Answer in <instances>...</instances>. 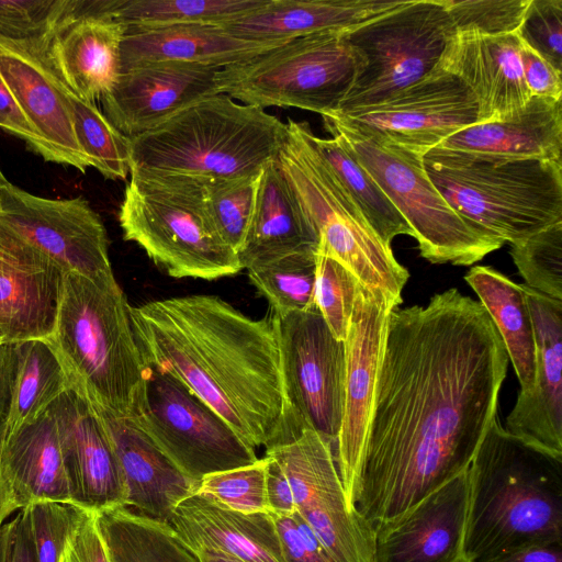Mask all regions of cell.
Instances as JSON below:
<instances>
[{"instance_id":"obj_1","label":"cell","mask_w":562,"mask_h":562,"mask_svg":"<svg viewBox=\"0 0 562 562\" xmlns=\"http://www.w3.org/2000/svg\"><path fill=\"white\" fill-rule=\"evenodd\" d=\"M508 360L485 308L456 288L392 308L351 498L373 533L469 468Z\"/></svg>"},{"instance_id":"obj_2","label":"cell","mask_w":562,"mask_h":562,"mask_svg":"<svg viewBox=\"0 0 562 562\" xmlns=\"http://www.w3.org/2000/svg\"><path fill=\"white\" fill-rule=\"evenodd\" d=\"M130 316L145 362L182 382L252 449L301 434L270 319H252L206 294L131 306Z\"/></svg>"},{"instance_id":"obj_3","label":"cell","mask_w":562,"mask_h":562,"mask_svg":"<svg viewBox=\"0 0 562 562\" xmlns=\"http://www.w3.org/2000/svg\"><path fill=\"white\" fill-rule=\"evenodd\" d=\"M468 562L562 542V456L512 435L495 416L468 468Z\"/></svg>"},{"instance_id":"obj_4","label":"cell","mask_w":562,"mask_h":562,"mask_svg":"<svg viewBox=\"0 0 562 562\" xmlns=\"http://www.w3.org/2000/svg\"><path fill=\"white\" fill-rule=\"evenodd\" d=\"M130 307L113 271L94 278L64 273L54 329L46 339L72 390L122 417L132 415L146 372Z\"/></svg>"},{"instance_id":"obj_5","label":"cell","mask_w":562,"mask_h":562,"mask_svg":"<svg viewBox=\"0 0 562 562\" xmlns=\"http://www.w3.org/2000/svg\"><path fill=\"white\" fill-rule=\"evenodd\" d=\"M286 123L227 94L204 98L131 139V169L202 179L256 175L277 159Z\"/></svg>"},{"instance_id":"obj_6","label":"cell","mask_w":562,"mask_h":562,"mask_svg":"<svg viewBox=\"0 0 562 562\" xmlns=\"http://www.w3.org/2000/svg\"><path fill=\"white\" fill-rule=\"evenodd\" d=\"M423 164L458 215L504 244L562 222V161L510 160L437 146Z\"/></svg>"},{"instance_id":"obj_7","label":"cell","mask_w":562,"mask_h":562,"mask_svg":"<svg viewBox=\"0 0 562 562\" xmlns=\"http://www.w3.org/2000/svg\"><path fill=\"white\" fill-rule=\"evenodd\" d=\"M119 221L125 240L173 278L215 280L243 269L210 215L204 179L131 169Z\"/></svg>"},{"instance_id":"obj_8","label":"cell","mask_w":562,"mask_h":562,"mask_svg":"<svg viewBox=\"0 0 562 562\" xmlns=\"http://www.w3.org/2000/svg\"><path fill=\"white\" fill-rule=\"evenodd\" d=\"M312 136L306 122L289 120L278 159L317 232V251L342 263L363 286L401 305L408 271L371 228Z\"/></svg>"},{"instance_id":"obj_9","label":"cell","mask_w":562,"mask_h":562,"mask_svg":"<svg viewBox=\"0 0 562 562\" xmlns=\"http://www.w3.org/2000/svg\"><path fill=\"white\" fill-rule=\"evenodd\" d=\"M324 122L331 134L344 139L406 221L423 258L431 263L471 266L504 245L456 213L428 178L422 155Z\"/></svg>"},{"instance_id":"obj_10","label":"cell","mask_w":562,"mask_h":562,"mask_svg":"<svg viewBox=\"0 0 562 562\" xmlns=\"http://www.w3.org/2000/svg\"><path fill=\"white\" fill-rule=\"evenodd\" d=\"M346 31L289 41L248 60L222 68L221 93L257 108H297L328 117L351 88L357 64Z\"/></svg>"},{"instance_id":"obj_11","label":"cell","mask_w":562,"mask_h":562,"mask_svg":"<svg viewBox=\"0 0 562 562\" xmlns=\"http://www.w3.org/2000/svg\"><path fill=\"white\" fill-rule=\"evenodd\" d=\"M453 34L440 0H406L346 31L357 74L337 113L376 104L430 75Z\"/></svg>"},{"instance_id":"obj_12","label":"cell","mask_w":562,"mask_h":562,"mask_svg":"<svg viewBox=\"0 0 562 562\" xmlns=\"http://www.w3.org/2000/svg\"><path fill=\"white\" fill-rule=\"evenodd\" d=\"M130 418L198 482L258 460L255 449L207 404L182 382L148 363Z\"/></svg>"},{"instance_id":"obj_13","label":"cell","mask_w":562,"mask_h":562,"mask_svg":"<svg viewBox=\"0 0 562 562\" xmlns=\"http://www.w3.org/2000/svg\"><path fill=\"white\" fill-rule=\"evenodd\" d=\"M282 379L296 429H313L333 447L338 438L345 385V344L317 308L272 313Z\"/></svg>"},{"instance_id":"obj_14","label":"cell","mask_w":562,"mask_h":562,"mask_svg":"<svg viewBox=\"0 0 562 562\" xmlns=\"http://www.w3.org/2000/svg\"><path fill=\"white\" fill-rule=\"evenodd\" d=\"M282 467L295 510L334 562H374V533L346 499L333 446L313 429L269 449Z\"/></svg>"},{"instance_id":"obj_15","label":"cell","mask_w":562,"mask_h":562,"mask_svg":"<svg viewBox=\"0 0 562 562\" xmlns=\"http://www.w3.org/2000/svg\"><path fill=\"white\" fill-rule=\"evenodd\" d=\"M323 119L424 156L452 134L477 123V104L460 79L437 68L376 104Z\"/></svg>"},{"instance_id":"obj_16","label":"cell","mask_w":562,"mask_h":562,"mask_svg":"<svg viewBox=\"0 0 562 562\" xmlns=\"http://www.w3.org/2000/svg\"><path fill=\"white\" fill-rule=\"evenodd\" d=\"M0 224L64 273L94 278L112 271L104 224L81 196L41 198L7 180L0 186Z\"/></svg>"},{"instance_id":"obj_17","label":"cell","mask_w":562,"mask_h":562,"mask_svg":"<svg viewBox=\"0 0 562 562\" xmlns=\"http://www.w3.org/2000/svg\"><path fill=\"white\" fill-rule=\"evenodd\" d=\"M396 306L398 305L382 291L368 289L358 281L348 331L344 340V411L335 453L346 499L351 509L389 315Z\"/></svg>"},{"instance_id":"obj_18","label":"cell","mask_w":562,"mask_h":562,"mask_svg":"<svg viewBox=\"0 0 562 562\" xmlns=\"http://www.w3.org/2000/svg\"><path fill=\"white\" fill-rule=\"evenodd\" d=\"M110 0H68L44 45L27 49L78 98L97 103L120 74L125 25L108 12Z\"/></svg>"},{"instance_id":"obj_19","label":"cell","mask_w":562,"mask_h":562,"mask_svg":"<svg viewBox=\"0 0 562 562\" xmlns=\"http://www.w3.org/2000/svg\"><path fill=\"white\" fill-rule=\"evenodd\" d=\"M222 68L159 61L123 70L102 97V113L128 138L146 133L189 105L221 94Z\"/></svg>"},{"instance_id":"obj_20","label":"cell","mask_w":562,"mask_h":562,"mask_svg":"<svg viewBox=\"0 0 562 562\" xmlns=\"http://www.w3.org/2000/svg\"><path fill=\"white\" fill-rule=\"evenodd\" d=\"M50 411L58 425L70 503L92 513L125 507L126 490L116 453L90 403L70 389Z\"/></svg>"},{"instance_id":"obj_21","label":"cell","mask_w":562,"mask_h":562,"mask_svg":"<svg viewBox=\"0 0 562 562\" xmlns=\"http://www.w3.org/2000/svg\"><path fill=\"white\" fill-rule=\"evenodd\" d=\"M468 469L374 531V562H468Z\"/></svg>"},{"instance_id":"obj_22","label":"cell","mask_w":562,"mask_h":562,"mask_svg":"<svg viewBox=\"0 0 562 562\" xmlns=\"http://www.w3.org/2000/svg\"><path fill=\"white\" fill-rule=\"evenodd\" d=\"M522 285L535 327L536 372L532 389L519 393L505 429L562 456V301Z\"/></svg>"},{"instance_id":"obj_23","label":"cell","mask_w":562,"mask_h":562,"mask_svg":"<svg viewBox=\"0 0 562 562\" xmlns=\"http://www.w3.org/2000/svg\"><path fill=\"white\" fill-rule=\"evenodd\" d=\"M64 272L0 224V330L4 341L53 333Z\"/></svg>"},{"instance_id":"obj_24","label":"cell","mask_w":562,"mask_h":562,"mask_svg":"<svg viewBox=\"0 0 562 562\" xmlns=\"http://www.w3.org/2000/svg\"><path fill=\"white\" fill-rule=\"evenodd\" d=\"M438 68L460 79L473 94L477 123L503 120L524 108L532 97L522 75L517 34H453Z\"/></svg>"},{"instance_id":"obj_25","label":"cell","mask_w":562,"mask_h":562,"mask_svg":"<svg viewBox=\"0 0 562 562\" xmlns=\"http://www.w3.org/2000/svg\"><path fill=\"white\" fill-rule=\"evenodd\" d=\"M0 76L44 142L48 161L85 173L90 165L77 142L68 89L37 56L3 40Z\"/></svg>"},{"instance_id":"obj_26","label":"cell","mask_w":562,"mask_h":562,"mask_svg":"<svg viewBox=\"0 0 562 562\" xmlns=\"http://www.w3.org/2000/svg\"><path fill=\"white\" fill-rule=\"evenodd\" d=\"M91 406L116 453L126 490L125 507L169 524L176 506L196 492L199 482L186 475L132 418Z\"/></svg>"},{"instance_id":"obj_27","label":"cell","mask_w":562,"mask_h":562,"mask_svg":"<svg viewBox=\"0 0 562 562\" xmlns=\"http://www.w3.org/2000/svg\"><path fill=\"white\" fill-rule=\"evenodd\" d=\"M168 525L190 550H216L245 562H285L270 512H238L195 492L176 506Z\"/></svg>"},{"instance_id":"obj_28","label":"cell","mask_w":562,"mask_h":562,"mask_svg":"<svg viewBox=\"0 0 562 562\" xmlns=\"http://www.w3.org/2000/svg\"><path fill=\"white\" fill-rule=\"evenodd\" d=\"M288 42H254L232 35L220 25L179 24L126 26L120 49V70L147 63L173 61L224 68L248 60Z\"/></svg>"},{"instance_id":"obj_29","label":"cell","mask_w":562,"mask_h":562,"mask_svg":"<svg viewBox=\"0 0 562 562\" xmlns=\"http://www.w3.org/2000/svg\"><path fill=\"white\" fill-rule=\"evenodd\" d=\"M406 0H267L248 14L222 26L254 42H289L327 31H348L401 5Z\"/></svg>"},{"instance_id":"obj_30","label":"cell","mask_w":562,"mask_h":562,"mask_svg":"<svg viewBox=\"0 0 562 562\" xmlns=\"http://www.w3.org/2000/svg\"><path fill=\"white\" fill-rule=\"evenodd\" d=\"M439 147L510 160L562 161V100L531 97L512 115L467 126Z\"/></svg>"},{"instance_id":"obj_31","label":"cell","mask_w":562,"mask_h":562,"mask_svg":"<svg viewBox=\"0 0 562 562\" xmlns=\"http://www.w3.org/2000/svg\"><path fill=\"white\" fill-rule=\"evenodd\" d=\"M319 238L279 159L261 171L254 215L241 250L243 269L274 258L317 252Z\"/></svg>"},{"instance_id":"obj_32","label":"cell","mask_w":562,"mask_h":562,"mask_svg":"<svg viewBox=\"0 0 562 562\" xmlns=\"http://www.w3.org/2000/svg\"><path fill=\"white\" fill-rule=\"evenodd\" d=\"M0 469L20 509L45 501L70 503L58 425L50 408L4 437Z\"/></svg>"},{"instance_id":"obj_33","label":"cell","mask_w":562,"mask_h":562,"mask_svg":"<svg viewBox=\"0 0 562 562\" xmlns=\"http://www.w3.org/2000/svg\"><path fill=\"white\" fill-rule=\"evenodd\" d=\"M464 280L479 296L503 340L520 393H528L535 381L537 347L524 285L487 266L471 268Z\"/></svg>"},{"instance_id":"obj_34","label":"cell","mask_w":562,"mask_h":562,"mask_svg":"<svg viewBox=\"0 0 562 562\" xmlns=\"http://www.w3.org/2000/svg\"><path fill=\"white\" fill-rule=\"evenodd\" d=\"M14 355L5 436L38 419L64 393L72 389L59 358L46 340L16 342Z\"/></svg>"},{"instance_id":"obj_35","label":"cell","mask_w":562,"mask_h":562,"mask_svg":"<svg viewBox=\"0 0 562 562\" xmlns=\"http://www.w3.org/2000/svg\"><path fill=\"white\" fill-rule=\"evenodd\" d=\"M97 521L112 562H199L168 524L126 507L97 513Z\"/></svg>"},{"instance_id":"obj_36","label":"cell","mask_w":562,"mask_h":562,"mask_svg":"<svg viewBox=\"0 0 562 562\" xmlns=\"http://www.w3.org/2000/svg\"><path fill=\"white\" fill-rule=\"evenodd\" d=\"M331 135V138H322L313 134L312 139L378 237L391 247L394 237L413 236L406 221L344 139L337 134Z\"/></svg>"},{"instance_id":"obj_37","label":"cell","mask_w":562,"mask_h":562,"mask_svg":"<svg viewBox=\"0 0 562 562\" xmlns=\"http://www.w3.org/2000/svg\"><path fill=\"white\" fill-rule=\"evenodd\" d=\"M267 0H111L109 14L126 26L222 25L262 7Z\"/></svg>"},{"instance_id":"obj_38","label":"cell","mask_w":562,"mask_h":562,"mask_svg":"<svg viewBox=\"0 0 562 562\" xmlns=\"http://www.w3.org/2000/svg\"><path fill=\"white\" fill-rule=\"evenodd\" d=\"M316 256L317 252H299L246 268L249 280L269 302L272 313L316 308Z\"/></svg>"},{"instance_id":"obj_39","label":"cell","mask_w":562,"mask_h":562,"mask_svg":"<svg viewBox=\"0 0 562 562\" xmlns=\"http://www.w3.org/2000/svg\"><path fill=\"white\" fill-rule=\"evenodd\" d=\"M74 127L79 147L104 178L125 180L131 170V139L119 132L95 103L68 90Z\"/></svg>"},{"instance_id":"obj_40","label":"cell","mask_w":562,"mask_h":562,"mask_svg":"<svg viewBox=\"0 0 562 562\" xmlns=\"http://www.w3.org/2000/svg\"><path fill=\"white\" fill-rule=\"evenodd\" d=\"M261 172L237 178L204 179L205 200L215 227L237 254L254 215Z\"/></svg>"},{"instance_id":"obj_41","label":"cell","mask_w":562,"mask_h":562,"mask_svg":"<svg viewBox=\"0 0 562 562\" xmlns=\"http://www.w3.org/2000/svg\"><path fill=\"white\" fill-rule=\"evenodd\" d=\"M509 254L525 285L562 301V222L512 244Z\"/></svg>"},{"instance_id":"obj_42","label":"cell","mask_w":562,"mask_h":562,"mask_svg":"<svg viewBox=\"0 0 562 562\" xmlns=\"http://www.w3.org/2000/svg\"><path fill=\"white\" fill-rule=\"evenodd\" d=\"M88 510L61 502H37L21 508L36 562H60L64 550Z\"/></svg>"},{"instance_id":"obj_43","label":"cell","mask_w":562,"mask_h":562,"mask_svg":"<svg viewBox=\"0 0 562 562\" xmlns=\"http://www.w3.org/2000/svg\"><path fill=\"white\" fill-rule=\"evenodd\" d=\"M454 34L501 36L516 34L530 0H440Z\"/></svg>"},{"instance_id":"obj_44","label":"cell","mask_w":562,"mask_h":562,"mask_svg":"<svg viewBox=\"0 0 562 562\" xmlns=\"http://www.w3.org/2000/svg\"><path fill=\"white\" fill-rule=\"evenodd\" d=\"M68 0H0V40L37 49L61 20Z\"/></svg>"},{"instance_id":"obj_45","label":"cell","mask_w":562,"mask_h":562,"mask_svg":"<svg viewBox=\"0 0 562 562\" xmlns=\"http://www.w3.org/2000/svg\"><path fill=\"white\" fill-rule=\"evenodd\" d=\"M358 280L334 257L317 251L314 301L331 334L344 341Z\"/></svg>"},{"instance_id":"obj_46","label":"cell","mask_w":562,"mask_h":562,"mask_svg":"<svg viewBox=\"0 0 562 562\" xmlns=\"http://www.w3.org/2000/svg\"><path fill=\"white\" fill-rule=\"evenodd\" d=\"M267 460L263 457L249 465L205 475L199 481V493L243 513L269 512L266 494Z\"/></svg>"},{"instance_id":"obj_47","label":"cell","mask_w":562,"mask_h":562,"mask_svg":"<svg viewBox=\"0 0 562 562\" xmlns=\"http://www.w3.org/2000/svg\"><path fill=\"white\" fill-rule=\"evenodd\" d=\"M516 34L562 71V0H530Z\"/></svg>"},{"instance_id":"obj_48","label":"cell","mask_w":562,"mask_h":562,"mask_svg":"<svg viewBox=\"0 0 562 562\" xmlns=\"http://www.w3.org/2000/svg\"><path fill=\"white\" fill-rule=\"evenodd\" d=\"M271 515L274 519L285 562H334L296 510L289 516Z\"/></svg>"},{"instance_id":"obj_49","label":"cell","mask_w":562,"mask_h":562,"mask_svg":"<svg viewBox=\"0 0 562 562\" xmlns=\"http://www.w3.org/2000/svg\"><path fill=\"white\" fill-rule=\"evenodd\" d=\"M520 61L525 82L532 97L562 100V71L522 42Z\"/></svg>"},{"instance_id":"obj_50","label":"cell","mask_w":562,"mask_h":562,"mask_svg":"<svg viewBox=\"0 0 562 562\" xmlns=\"http://www.w3.org/2000/svg\"><path fill=\"white\" fill-rule=\"evenodd\" d=\"M60 562H112L97 521L89 512L67 543Z\"/></svg>"},{"instance_id":"obj_51","label":"cell","mask_w":562,"mask_h":562,"mask_svg":"<svg viewBox=\"0 0 562 562\" xmlns=\"http://www.w3.org/2000/svg\"><path fill=\"white\" fill-rule=\"evenodd\" d=\"M0 127L25 142L31 150L48 161V151L44 142L22 112L1 76Z\"/></svg>"},{"instance_id":"obj_52","label":"cell","mask_w":562,"mask_h":562,"mask_svg":"<svg viewBox=\"0 0 562 562\" xmlns=\"http://www.w3.org/2000/svg\"><path fill=\"white\" fill-rule=\"evenodd\" d=\"M266 494L269 512L278 516H289L295 512L292 490L282 467L272 457L265 454Z\"/></svg>"},{"instance_id":"obj_53","label":"cell","mask_w":562,"mask_h":562,"mask_svg":"<svg viewBox=\"0 0 562 562\" xmlns=\"http://www.w3.org/2000/svg\"><path fill=\"white\" fill-rule=\"evenodd\" d=\"M0 562H36L34 549L20 513L1 527Z\"/></svg>"},{"instance_id":"obj_54","label":"cell","mask_w":562,"mask_h":562,"mask_svg":"<svg viewBox=\"0 0 562 562\" xmlns=\"http://www.w3.org/2000/svg\"><path fill=\"white\" fill-rule=\"evenodd\" d=\"M484 562H562V542L519 548Z\"/></svg>"},{"instance_id":"obj_55","label":"cell","mask_w":562,"mask_h":562,"mask_svg":"<svg viewBox=\"0 0 562 562\" xmlns=\"http://www.w3.org/2000/svg\"><path fill=\"white\" fill-rule=\"evenodd\" d=\"M14 344H0V418L5 419L14 375Z\"/></svg>"},{"instance_id":"obj_56","label":"cell","mask_w":562,"mask_h":562,"mask_svg":"<svg viewBox=\"0 0 562 562\" xmlns=\"http://www.w3.org/2000/svg\"><path fill=\"white\" fill-rule=\"evenodd\" d=\"M16 509L20 508L13 497L11 487L0 469V530L4 519Z\"/></svg>"},{"instance_id":"obj_57","label":"cell","mask_w":562,"mask_h":562,"mask_svg":"<svg viewBox=\"0 0 562 562\" xmlns=\"http://www.w3.org/2000/svg\"><path fill=\"white\" fill-rule=\"evenodd\" d=\"M191 551L195 554L199 562H245L235 557L228 555L216 550L199 548Z\"/></svg>"},{"instance_id":"obj_58","label":"cell","mask_w":562,"mask_h":562,"mask_svg":"<svg viewBox=\"0 0 562 562\" xmlns=\"http://www.w3.org/2000/svg\"><path fill=\"white\" fill-rule=\"evenodd\" d=\"M5 437V419L0 418V451Z\"/></svg>"},{"instance_id":"obj_59","label":"cell","mask_w":562,"mask_h":562,"mask_svg":"<svg viewBox=\"0 0 562 562\" xmlns=\"http://www.w3.org/2000/svg\"><path fill=\"white\" fill-rule=\"evenodd\" d=\"M4 181H7V179L4 178V176H3V173H2V171H1V169H0V186H1Z\"/></svg>"},{"instance_id":"obj_60","label":"cell","mask_w":562,"mask_h":562,"mask_svg":"<svg viewBox=\"0 0 562 562\" xmlns=\"http://www.w3.org/2000/svg\"><path fill=\"white\" fill-rule=\"evenodd\" d=\"M2 342H5V341H4L3 335H2V333L0 330V344H2Z\"/></svg>"}]
</instances>
